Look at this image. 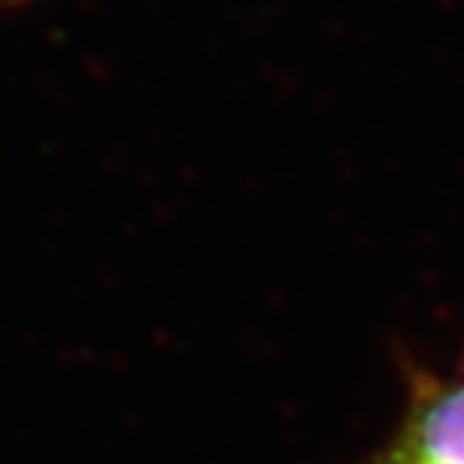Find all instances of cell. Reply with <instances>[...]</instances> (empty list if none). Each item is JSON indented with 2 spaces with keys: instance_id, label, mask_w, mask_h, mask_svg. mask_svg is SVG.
<instances>
[{
  "instance_id": "6da1fadb",
  "label": "cell",
  "mask_w": 464,
  "mask_h": 464,
  "mask_svg": "<svg viewBox=\"0 0 464 464\" xmlns=\"http://www.w3.org/2000/svg\"><path fill=\"white\" fill-rule=\"evenodd\" d=\"M14 4H23V0H0V6H14Z\"/></svg>"
}]
</instances>
